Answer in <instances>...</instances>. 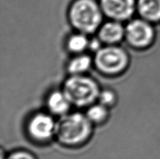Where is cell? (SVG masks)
I'll use <instances>...</instances> for the list:
<instances>
[{
	"instance_id": "6da1fadb",
	"label": "cell",
	"mask_w": 160,
	"mask_h": 159,
	"mask_svg": "<svg viewBox=\"0 0 160 159\" xmlns=\"http://www.w3.org/2000/svg\"><path fill=\"white\" fill-rule=\"evenodd\" d=\"M93 123L86 114L67 113L56 122L55 137L67 147H78L87 143L93 131Z\"/></svg>"
},
{
	"instance_id": "7a4b0ae2",
	"label": "cell",
	"mask_w": 160,
	"mask_h": 159,
	"mask_svg": "<svg viewBox=\"0 0 160 159\" xmlns=\"http://www.w3.org/2000/svg\"><path fill=\"white\" fill-rule=\"evenodd\" d=\"M103 12L96 0H73L68 11L72 26L83 34H92L99 29Z\"/></svg>"
},
{
	"instance_id": "3957f363",
	"label": "cell",
	"mask_w": 160,
	"mask_h": 159,
	"mask_svg": "<svg viewBox=\"0 0 160 159\" xmlns=\"http://www.w3.org/2000/svg\"><path fill=\"white\" fill-rule=\"evenodd\" d=\"M70 103L77 107H89L98 101L101 90L98 83L85 75H71L62 88Z\"/></svg>"
},
{
	"instance_id": "277c9868",
	"label": "cell",
	"mask_w": 160,
	"mask_h": 159,
	"mask_svg": "<svg viewBox=\"0 0 160 159\" xmlns=\"http://www.w3.org/2000/svg\"><path fill=\"white\" fill-rule=\"evenodd\" d=\"M93 60L100 73L112 76L126 70L129 64V55L123 48L116 45H107L95 53Z\"/></svg>"
},
{
	"instance_id": "5b68a950",
	"label": "cell",
	"mask_w": 160,
	"mask_h": 159,
	"mask_svg": "<svg viewBox=\"0 0 160 159\" xmlns=\"http://www.w3.org/2000/svg\"><path fill=\"white\" fill-rule=\"evenodd\" d=\"M125 39L133 48H148L155 39L152 23L142 18L130 20L125 26Z\"/></svg>"
},
{
	"instance_id": "8992f818",
	"label": "cell",
	"mask_w": 160,
	"mask_h": 159,
	"mask_svg": "<svg viewBox=\"0 0 160 159\" xmlns=\"http://www.w3.org/2000/svg\"><path fill=\"white\" fill-rule=\"evenodd\" d=\"M56 127V122L51 115L39 112L31 117L28 123L27 131L33 141L44 143L55 137Z\"/></svg>"
},
{
	"instance_id": "52a82bcc",
	"label": "cell",
	"mask_w": 160,
	"mask_h": 159,
	"mask_svg": "<svg viewBox=\"0 0 160 159\" xmlns=\"http://www.w3.org/2000/svg\"><path fill=\"white\" fill-rule=\"evenodd\" d=\"M103 14L109 19L123 22L137 11V0H99Z\"/></svg>"
},
{
	"instance_id": "ba28073f",
	"label": "cell",
	"mask_w": 160,
	"mask_h": 159,
	"mask_svg": "<svg viewBox=\"0 0 160 159\" xmlns=\"http://www.w3.org/2000/svg\"><path fill=\"white\" fill-rule=\"evenodd\" d=\"M98 37L103 44L117 45L125 38V26L122 22L110 20L101 25L98 30Z\"/></svg>"
},
{
	"instance_id": "9c48e42d",
	"label": "cell",
	"mask_w": 160,
	"mask_h": 159,
	"mask_svg": "<svg viewBox=\"0 0 160 159\" xmlns=\"http://www.w3.org/2000/svg\"><path fill=\"white\" fill-rule=\"evenodd\" d=\"M71 104L63 90L52 92L47 98V107L53 115L59 116L66 115L68 113Z\"/></svg>"
},
{
	"instance_id": "30bf717a",
	"label": "cell",
	"mask_w": 160,
	"mask_h": 159,
	"mask_svg": "<svg viewBox=\"0 0 160 159\" xmlns=\"http://www.w3.org/2000/svg\"><path fill=\"white\" fill-rule=\"evenodd\" d=\"M137 12L150 23H159L160 0H137Z\"/></svg>"
},
{
	"instance_id": "8fae6325",
	"label": "cell",
	"mask_w": 160,
	"mask_h": 159,
	"mask_svg": "<svg viewBox=\"0 0 160 159\" xmlns=\"http://www.w3.org/2000/svg\"><path fill=\"white\" fill-rule=\"evenodd\" d=\"M94 62L90 55L78 54L69 62L67 70L71 75H83L91 68Z\"/></svg>"
},
{
	"instance_id": "7c38bea8",
	"label": "cell",
	"mask_w": 160,
	"mask_h": 159,
	"mask_svg": "<svg viewBox=\"0 0 160 159\" xmlns=\"http://www.w3.org/2000/svg\"><path fill=\"white\" fill-rule=\"evenodd\" d=\"M89 39L87 34L79 32L70 36L67 42L68 50L74 54H82L86 49L88 48Z\"/></svg>"
},
{
	"instance_id": "4fadbf2b",
	"label": "cell",
	"mask_w": 160,
	"mask_h": 159,
	"mask_svg": "<svg viewBox=\"0 0 160 159\" xmlns=\"http://www.w3.org/2000/svg\"><path fill=\"white\" fill-rule=\"evenodd\" d=\"M86 115L93 124H102L105 123L109 117V108L99 102L98 104L94 103L88 107Z\"/></svg>"
},
{
	"instance_id": "5bb4252c",
	"label": "cell",
	"mask_w": 160,
	"mask_h": 159,
	"mask_svg": "<svg viewBox=\"0 0 160 159\" xmlns=\"http://www.w3.org/2000/svg\"><path fill=\"white\" fill-rule=\"evenodd\" d=\"M117 95L112 90L110 89H105L100 91L98 101L100 104L110 108L113 106L117 102Z\"/></svg>"
},
{
	"instance_id": "9a60e30c",
	"label": "cell",
	"mask_w": 160,
	"mask_h": 159,
	"mask_svg": "<svg viewBox=\"0 0 160 159\" xmlns=\"http://www.w3.org/2000/svg\"><path fill=\"white\" fill-rule=\"evenodd\" d=\"M2 159H37L31 152L25 150H17L9 153Z\"/></svg>"
},
{
	"instance_id": "2e32d148",
	"label": "cell",
	"mask_w": 160,
	"mask_h": 159,
	"mask_svg": "<svg viewBox=\"0 0 160 159\" xmlns=\"http://www.w3.org/2000/svg\"><path fill=\"white\" fill-rule=\"evenodd\" d=\"M102 42L101 41L98 37H95V38H92L91 40H89V44H88V49H90L91 51H93L94 53L97 52L100 48L102 47Z\"/></svg>"
}]
</instances>
